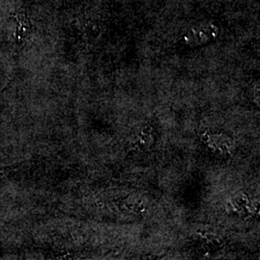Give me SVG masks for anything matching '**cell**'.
Instances as JSON below:
<instances>
[{
    "mask_svg": "<svg viewBox=\"0 0 260 260\" xmlns=\"http://www.w3.org/2000/svg\"><path fill=\"white\" fill-rule=\"evenodd\" d=\"M217 29L212 25L194 28L188 35V43L190 45H201L210 41L215 36Z\"/></svg>",
    "mask_w": 260,
    "mask_h": 260,
    "instance_id": "1",
    "label": "cell"
},
{
    "mask_svg": "<svg viewBox=\"0 0 260 260\" xmlns=\"http://www.w3.org/2000/svg\"><path fill=\"white\" fill-rule=\"evenodd\" d=\"M15 19H17L18 27H17V40L18 42H22L29 34L30 31V22L27 17L24 14L16 15Z\"/></svg>",
    "mask_w": 260,
    "mask_h": 260,
    "instance_id": "2",
    "label": "cell"
}]
</instances>
